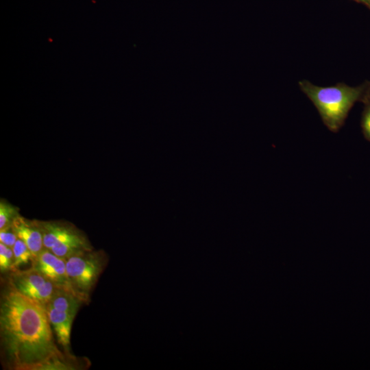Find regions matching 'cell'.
I'll list each match as a JSON object with an SVG mask.
<instances>
[{
	"instance_id": "12",
	"label": "cell",
	"mask_w": 370,
	"mask_h": 370,
	"mask_svg": "<svg viewBox=\"0 0 370 370\" xmlns=\"http://www.w3.org/2000/svg\"><path fill=\"white\" fill-rule=\"evenodd\" d=\"M362 103L364 108L362 112L360 126L365 138L370 142V92L367 95Z\"/></svg>"
},
{
	"instance_id": "8",
	"label": "cell",
	"mask_w": 370,
	"mask_h": 370,
	"mask_svg": "<svg viewBox=\"0 0 370 370\" xmlns=\"http://www.w3.org/2000/svg\"><path fill=\"white\" fill-rule=\"evenodd\" d=\"M11 227L18 238L26 243L34 257L45 247L38 220H29L19 214Z\"/></svg>"
},
{
	"instance_id": "9",
	"label": "cell",
	"mask_w": 370,
	"mask_h": 370,
	"mask_svg": "<svg viewBox=\"0 0 370 370\" xmlns=\"http://www.w3.org/2000/svg\"><path fill=\"white\" fill-rule=\"evenodd\" d=\"M20 214L19 208L4 199L0 201V230L11 227L14 220Z\"/></svg>"
},
{
	"instance_id": "14",
	"label": "cell",
	"mask_w": 370,
	"mask_h": 370,
	"mask_svg": "<svg viewBox=\"0 0 370 370\" xmlns=\"http://www.w3.org/2000/svg\"><path fill=\"white\" fill-rule=\"evenodd\" d=\"M357 3L363 4L370 10V0H353Z\"/></svg>"
},
{
	"instance_id": "5",
	"label": "cell",
	"mask_w": 370,
	"mask_h": 370,
	"mask_svg": "<svg viewBox=\"0 0 370 370\" xmlns=\"http://www.w3.org/2000/svg\"><path fill=\"white\" fill-rule=\"evenodd\" d=\"M83 303L73 293L59 288L45 306L57 341L68 354H71L70 339L72 323Z\"/></svg>"
},
{
	"instance_id": "2",
	"label": "cell",
	"mask_w": 370,
	"mask_h": 370,
	"mask_svg": "<svg viewBox=\"0 0 370 370\" xmlns=\"http://www.w3.org/2000/svg\"><path fill=\"white\" fill-rule=\"evenodd\" d=\"M298 86L316 108L323 124L334 133L343 126L354 104L362 103L370 92V81L356 86L340 82L324 87L303 79Z\"/></svg>"
},
{
	"instance_id": "6",
	"label": "cell",
	"mask_w": 370,
	"mask_h": 370,
	"mask_svg": "<svg viewBox=\"0 0 370 370\" xmlns=\"http://www.w3.org/2000/svg\"><path fill=\"white\" fill-rule=\"evenodd\" d=\"M8 282L18 293L44 306L59 288L31 267L8 272Z\"/></svg>"
},
{
	"instance_id": "4",
	"label": "cell",
	"mask_w": 370,
	"mask_h": 370,
	"mask_svg": "<svg viewBox=\"0 0 370 370\" xmlns=\"http://www.w3.org/2000/svg\"><path fill=\"white\" fill-rule=\"evenodd\" d=\"M44 247L66 259L77 253L93 249L86 235L74 224L64 221H39Z\"/></svg>"
},
{
	"instance_id": "11",
	"label": "cell",
	"mask_w": 370,
	"mask_h": 370,
	"mask_svg": "<svg viewBox=\"0 0 370 370\" xmlns=\"http://www.w3.org/2000/svg\"><path fill=\"white\" fill-rule=\"evenodd\" d=\"M14 257L12 248L0 243V271L8 273L14 270Z\"/></svg>"
},
{
	"instance_id": "1",
	"label": "cell",
	"mask_w": 370,
	"mask_h": 370,
	"mask_svg": "<svg viewBox=\"0 0 370 370\" xmlns=\"http://www.w3.org/2000/svg\"><path fill=\"white\" fill-rule=\"evenodd\" d=\"M0 341L4 363L12 370H68L77 358L55 343L43 305L16 291L8 282L1 293Z\"/></svg>"
},
{
	"instance_id": "10",
	"label": "cell",
	"mask_w": 370,
	"mask_h": 370,
	"mask_svg": "<svg viewBox=\"0 0 370 370\" xmlns=\"http://www.w3.org/2000/svg\"><path fill=\"white\" fill-rule=\"evenodd\" d=\"M14 262V269H18L23 264H26L29 262H32L34 255L26 243L20 238H18L12 247Z\"/></svg>"
},
{
	"instance_id": "3",
	"label": "cell",
	"mask_w": 370,
	"mask_h": 370,
	"mask_svg": "<svg viewBox=\"0 0 370 370\" xmlns=\"http://www.w3.org/2000/svg\"><path fill=\"white\" fill-rule=\"evenodd\" d=\"M108 262L103 250L84 251L66 259V273L71 287L84 303L90 295Z\"/></svg>"
},
{
	"instance_id": "7",
	"label": "cell",
	"mask_w": 370,
	"mask_h": 370,
	"mask_svg": "<svg viewBox=\"0 0 370 370\" xmlns=\"http://www.w3.org/2000/svg\"><path fill=\"white\" fill-rule=\"evenodd\" d=\"M32 267L53 282L59 288L75 295L69 281L65 259L56 256L50 249L44 247L34 257Z\"/></svg>"
},
{
	"instance_id": "13",
	"label": "cell",
	"mask_w": 370,
	"mask_h": 370,
	"mask_svg": "<svg viewBox=\"0 0 370 370\" xmlns=\"http://www.w3.org/2000/svg\"><path fill=\"white\" fill-rule=\"evenodd\" d=\"M18 236L11 227L0 230V243L12 248L18 239Z\"/></svg>"
}]
</instances>
